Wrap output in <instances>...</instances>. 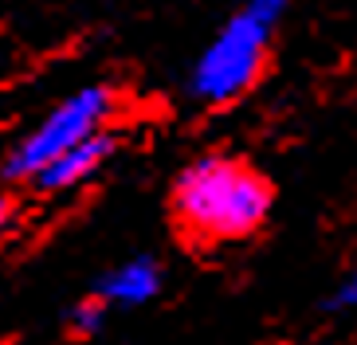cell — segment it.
Instances as JSON below:
<instances>
[{
  "mask_svg": "<svg viewBox=\"0 0 357 345\" xmlns=\"http://www.w3.org/2000/svg\"><path fill=\"white\" fill-rule=\"evenodd\" d=\"M271 212V185L236 157L204 153L173 181V216L197 243L248 240Z\"/></svg>",
  "mask_w": 357,
  "mask_h": 345,
  "instance_id": "obj_1",
  "label": "cell"
},
{
  "mask_svg": "<svg viewBox=\"0 0 357 345\" xmlns=\"http://www.w3.org/2000/svg\"><path fill=\"white\" fill-rule=\"evenodd\" d=\"M291 0H243V8L216 31V40L197 55L189 94L204 106H228L248 94L267 63L275 24L287 16Z\"/></svg>",
  "mask_w": 357,
  "mask_h": 345,
  "instance_id": "obj_2",
  "label": "cell"
},
{
  "mask_svg": "<svg viewBox=\"0 0 357 345\" xmlns=\"http://www.w3.org/2000/svg\"><path fill=\"white\" fill-rule=\"evenodd\" d=\"M110 114H114V91H110V86L106 83L79 86V91L67 94L59 106H52V110L4 153V165H0L4 181H24V185H32L43 169L52 165V161H59L67 149H75L79 141H86V137L102 134Z\"/></svg>",
  "mask_w": 357,
  "mask_h": 345,
  "instance_id": "obj_3",
  "label": "cell"
},
{
  "mask_svg": "<svg viewBox=\"0 0 357 345\" xmlns=\"http://www.w3.org/2000/svg\"><path fill=\"white\" fill-rule=\"evenodd\" d=\"M161 282H165V271H161L158 259L149 255H134V259L118 263L102 279L95 282V294L106 306H122V310H134V306H146L161 294Z\"/></svg>",
  "mask_w": 357,
  "mask_h": 345,
  "instance_id": "obj_4",
  "label": "cell"
},
{
  "mask_svg": "<svg viewBox=\"0 0 357 345\" xmlns=\"http://www.w3.org/2000/svg\"><path fill=\"white\" fill-rule=\"evenodd\" d=\"M110 153H114V134L102 130V134L79 141L75 149H67L59 161H52V165L32 181V188H40V192H47V197H52V192H71V188L86 185V181L95 177L98 169L110 161Z\"/></svg>",
  "mask_w": 357,
  "mask_h": 345,
  "instance_id": "obj_5",
  "label": "cell"
},
{
  "mask_svg": "<svg viewBox=\"0 0 357 345\" xmlns=\"http://www.w3.org/2000/svg\"><path fill=\"white\" fill-rule=\"evenodd\" d=\"M106 314H110V306L98 298V294H86V298H79V302L67 310V334L75 337V342H91V337L102 334L106 325Z\"/></svg>",
  "mask_w": 357,
  "mask_h": 345,
  "instance_id": "obj_6",
  "label": "cell"
},
{
  "mask_svg": "<svg viewBox=\"0 0 357 345\" xmlns=\"http://www.w3.org/2000/svg\"><path fill=\"white\" fill-rule=\"evenodd\" d=\"M322 310L326 314H354L357 310V263L334 282V291L322 298Z\"/></svg>",
  "mask_w": 357,
  "mask_h": 345,
  "instance_id": "obj_7",
  "label": "cell"
},
{
  "mask_svg": "<svg viewBox=\"0 0 357 345\" xmlns=\"http://www.w3.org/2000/svg\"><path fill=\"white\" fill-rule=\"evenodd\" d=\"M8 220H12V200L0 192V231H4V224H8Z\"/></svg>",
  "mask_w": 357,
  "mask_h": 345,
  "instance_id": "obj_8",
  "label": "cell"
},
{
  "mask_svg": "<svg viewBox=\"0 0 357 345\" xmlns=\"http://www.w3.org/2000/svg\"><path fill=\"white\" fill-rule=\"evenodd\" d=\"M263 345H287V342H263Z\"/></svg>",
  "mask_w": 357,
  "mask_h": 345,
  "instance_id": "obj_9",
  "label": "cell"
}]
</instances>
